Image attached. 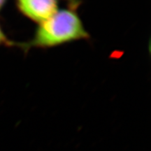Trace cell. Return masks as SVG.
<instances>
[{
	"mask_svg": "<svg viewBox=\"0 0 151 151\" xmlns=\"http://www.w3.org/2000/svg\"><path fill=\"white\" fill-rule=\"evenodd\" d=\"M9 41L7 39L6 37L4 35V32H3L2 29H1V26H0V46L2 44H6V43H8Z\"/></svg>",
	"mask_w": 151,
	"mask_h": 151,
	"instance_id": "obj_3",
	"label": "cell"
},
{
	"mask_svg": "<svg viewBox=\"0 0 151 151\" xmlns=\"http://www.w3.org/2000/svg\"><path fill=\"white\" fill-rule=\"evenodd\" d=\"M17 5L24 16L39 24L59 10L58 0H18Z\"/></svg>",
	"mask_w": 151,
	"mask_h": 151,
	"instance_id": "obj_2",
	"label": "cell"
},
{
	"mask_svg": "<svg viewBox=\"0 0 151 151\" xmlns=\"http://www.w3.org/2000/svg\"><path fill=\"white\" fill-rule=\"evenodd\" d=\"M88 38L89 35L78 15L71 9H62L39 23L33 39L22 46L26 49L52 48Z\"/></svg>",
	"mask_w": 151,
	"mask_h": 151,
	"instance_id": "obj_1",
	"label": "cell"
},
{
	"mask_svg": "<svg viewBox=\"0 0 151 151\" xmlns=\"http://www.w3.org/2000/svg\"><path fill=\"white\" fill-rule=\"evenodd\" d=\"M6 0H0V9H1V7L3 6Z\"/></svg>",
	"mask_w": 151,
	"mask_h": 151,
	"instance_id": "obj_4",
	"label": "cell"
}]
</instances>
